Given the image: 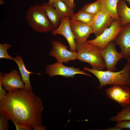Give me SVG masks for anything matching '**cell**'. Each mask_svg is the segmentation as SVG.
<instances>
[{
	"label": "cell",
	"instance_id": "f546056e",
	"mask_svg": "<svg viewBox=\"0 0 130 130\" xmlns=\"http://www.w3.org/2000/svg\"><path fill=\"white\" fill-rule=\"evenodd\" d=\"M105 130H121V129L115 126L114 127L107 129H105Z\"/></svg>",
	"mask_w": 130,
	"mask_h": 130
},
{
	"label": "cell",
	"instance_id": "7c38bea8",
	"mask_svg": "<svg viewBox=\"0 0 130 130\" xmlns=\"http://www.w3.org/2000/svg\"><path fill=\"white\" fill-rule=\"evenodd\" d=\"M70 24L76 43L80 44L85 42L90 35L93 33L92 28L90 25L71 19Z\"/></svg>",
	"mask_w": 130,
	"mask_h": 130
},
{
	"label": "cell",
	"instance_id": "5bb4252c",
	"mask_svg": "<svg viewBox=\"0 0 130 130\" xmlns=\"http://www.w3.org/2000/svg\"><path fill=\"white\" fill-rule=\"evenodd\" d=\"M113 41L119 46L123 58L127 59L130 57V23L123 27Z\"/></svg>",
	"mask_w": 130,
	"mask_h": 130
},
{
	"label": "cell",
	"instance_id": "603a6c76",
	"mask_svg": "<svg viewBox=\"0 0 130 130\" xmlns=\"http://www.w3.org/2000/svg\"><path fill=\"white\" fill-rule=\"evenodd\" d=\"M12 46L10 44L5 43L0 44V58H4L13 60L14 58L10 56L7 52V50L11 48Z\"/></svg>",
	"mask_w": 130,
	"mask_h": 130
},
{
	"label": "cell",
	"instance_id": "d6a6232c",
	"mask_svg": "<svg viewBox=\"0 0 130 130\" xmlns=\"http://www.w3.org/2000/svg\"><path fill=\"white\" fill-rule=\"evenodd\" d=\"M127 59V62L130 64V58H129Z\"/></svg>",
	"mask_w": 130,
	"mask_h": 130
},
{
	"label": "cell",
	"instance_id": "d6986e66",
	"mask_svg": "<svg viewBox=\"0 0 130 130\" xmlns=\"http://www.w3.org/2000/svg\"><path fill=\"white\" fill-rule=\"evenodd\" d=\"M52 6L55 8L62 18L67 17L71 19L74 14V10L67 6L63 0H58Z\"/></svg>",
	"mask_w": 130,
	"mask_h": 130
},
{
	"label": "cell",
	"instance_id": "277c9868",
	"mask_svg": "<svg viewBox=\"0 0 130 130\" xmlns=\"http://www.w3.org/2000/svg\"><path fill=\"white\" fill-rule=\"evenodd\" d=\"M26 19L30 27L35 32L46 33L54 29L42 5L30 6L26 12Z\"/></svg>",
	"mask_w": 130,
	"mask_h": 130
},
{
	"label": "cell",
	"instance_id": "2e32d148",
	"mask_svg": "<svg viewBox=\"0 0 130 130\" xmlns=\"http://www.w3.org/2000/svg\"><path fill=\"white\" fill-rule=\"evenodd\" d=\"M117 12L122 26L130 23V8L127 6L124 0H118Z\"/></svg>",
	"mask_w": 130,
	"mask_h": 130
},
{
	"label": "cell",
	"instance_id": "7a4b0ae2",
	"mask_svg": "<svg viewBox=\"0 0 130 130\" xmlns=\"http://www.w3.org/2000/svg\"><path fill=\"white\" fill-rule=\"evenodd\" d=\"M83 70L95 75L100 83V89L107 85L130 87V64L128 62L118 72L99 71L84 66Z\"/></svg>",
	"mask_w": 130,
	"mask_h": 130
},
{
	"label": "cell",
	"instance_id": "4316f807",
	"mask_svg": "<svg viewBox=\"0 0 130 130\" xmlns=\"http://www.w3.org/2000/svg\"><path fill=\"white\" fill-rule=\"evenodd\" d=\"M65 4L69 7L74 10L76 7L74 0H63Z\"/></svg>",
	"mask_w": 130,
	"mask_h": 130
},
{
	"label": "cell",
	"instance_id": "f1b7e54d",
	"mask_svg": "<svg viewBox=\"0 0 130 130\" xmlns=\"http://www.w3.org/2000/svg\"><path fill=\"white\" fill-rule=\"evenodd\" d=\"M58 0H49L47 4L48 5H52L54 3Z\"/></svg>",
	"mask_w": 130,
	"mask_h": 130
},
{
	"label": "cell",
	"instance_id": "1f68e13d",
	"mask_svg": "<svg viewBox=\"0 0 130 130\" xmlns=\"http://www.w3.org/2000/svg\"><path fill=\"white\" fill-rule=\"evenodd\" d=\"M125 1H126L128 3V4L129 5H130V0H124Z\"/></svg>",
	"mask_w": 130,
	"mask_h": 130
},
{
	"label": "cell",
	"instance_id": "8fae6325",
	"mask_svg": "<svg viewBox=\"0 0 130 130\" xmlns=\"http://www.w3.org/2000/svg\"><path fill=\"white\" fill-rule=\"evenodd\" d=\"M71 19L67 17L62 18L59 26L52 32L53 35H61L66 39L70 46V51L76 52L75 37L71 27Z\"/></svg>",
	"mask_w": 130,
	"mask_h": 130
},
{
	"label": "cell",
	"instance_id": "7402d4cb",
	"mask_svg": "<svg viewBox=\"0 0 130 130\" xmlns=\"http://www.w3.org/2000/svg\"><path fill=\"white\" fill-rule=\"evenodd\" d=\"M110 119L111 122H116L130 120V107L123 109L117 115L111 117Z\"/></svg>",
	"mask_w": 130,
	"mask_h": 130
},
{
	"label": "cell",
	"instance_id": "ac0fdd59",
	"mask_svg": "<svg viewBox=\"0 0 130 130\" xmlns=\"http://www.w3.org/2000/svg\"><path fill=\"white\" fill-rule=\"evenodd\" d=\"M102 10L104 11L115 20H120L117 12L118 0H100Z\"/></svg>",
	"mask_w": 130,
	"mask_h": 130
},
{
	"label": "cell",
	"instance_id": "5b68a950",
	"mask_svg": "<svg viewBox=\"0 0 130 130\" xmlns=\"http://www.w3.org/2000/svg\"><path fill=\"white\" fill-rule=\"evenodd\" d=\"M123 28L120 20H115L111 26L106 29L100 35L93 39L87 40V42L89 44L98 46L102 50L110 42L114 41Z\"/></svg>",
	"mask_w": 130,
	"mask_h": 130
},
{
	"label": "cell",
	"instance_id": "44dd1931",
	"mask_svg": "<svg viewBox=\"0 0 130 130\" xmlns=\"http://www.w3.org/2000/svg\"><path fill=\"white\" fill-rule=\"evenodd\" d=\"M102 8L100 0H97L95 2L84 5L82 9L85 11L95 15L100 11Z\"/></svg>",
	"mask_w": 130,
	"mask_h": 130
},
{
	"label": "cell",
	"instance_id": "83f0119b",
	"mask_svg": "<svg viewBox=\"0 0 130 130\" xmlns=\"http://www.w3.org/2000/svg\"><path fill=\"white\" fill-rule=\"evenodd\" d=\"M15 126L17 130H25L23 127L19 123L14 122L13 123Z\"/></svg>",
	"mask_w": 130,
	"mask_h": 130
},
{
	"label": "cell",
	"instance_id": "cb8c5ba5",
	"mask_svg": "<svg viewBox=\"0 0 130 130\" xmlns=\"http://www.w3.org/2000/svg\"><path fill=\"white\" fill-rule=\"evenodd\" d=\"M8 120L5 115L0 112V130H9Z\"/></svg>",
	"mask_w": 130,
	"mask_h": 130
},
{
	"label": "cell",
	"instance_id": "9a60e30c",
	"mask_svg": "<svg viewBox=\"0 0 130 130\" xmlns=\"http://www.w3.org/2000/svg\"><path fill=\"white\" fill-rule=\"evenodd\" d=\"M13 60L18 65L21 76L22 80L25 85V88L28 90L32 91V88L30 82V74H36L40 75V73L32 72L28 70L25 66L22 57L20 55L16 56L14 58Z\"/></svg>",
	"mask_w": 130,
	"mask_h": 130
},
{
	"label": "cell",
	"instance_id": "4dcf8cb0",
	"mask_svg": "<svg viewBox=\"0 0 130 130\" xmlns=\"http://www.w3.org/2000/svg\"><path fill=\"white\" fill-rule=\"evenodd\" d=\"M4 2L2 0H0V5H2L3 4Z\"/></svg>",
	"mask_w": 130,
	"mask_h": 130
},
{
	"label": "cell",
	"instance_id": "e0dca14e",
	"mask_svg": "<svg viewBox=\"0 0 130 130\" xmlns=\"http://www.w3.org/2000/svg\"><path fill=\"white\" fill-rule=\"evenodd\" d=\"M42 5L54 29L57 28L59 25L62 18L55 8L52 5H48L46 2L44 3Z\"/></svg>",
	"mask_w": 130,
	"mask_h": 130
},
{
	"label": "cell",
	"instance_id": "52a82bcc",
	"mask_svg": "<svg viewBox=\"0 0 130 130\" xmlns=\"http://www.w3.org/2000/svg\"><path fill=\"white\" fill-rule=\"evenodd\" d=\"M52 48L49 52V55L54 57L57 62L67 63L71 60L77 59V52L69 51L68 47L58 41L52 40Z\"/></svg>",
	"mask_w": 130,
	"mask_h": 130
},
{
	"label": "cell",
	"instance_id": "ba28073f",
	"mask_svg": "<svg viewBox=\"0 0 130 130\" xmlns=\"http://www.w3.org/2000/svg\"><path fill=\"white\" fill-rule=\"evenodd\" d=\"M105 93L109 99L120 104L123 109L130 107V89L129 87L114 85L106 89Z\"/></svg>",
	"mask_w": 130,
	"mask_h": 130
},
{
	"label": "cell",
	"instance_id": "8992f818",
	"mask_svg": "<svg viewBox=\"0 0 130 130\" xmlns=\"http://www.w3.org/2000/svg\"><path fill=\"white\" fill-rule=\"evenodd\" d=\"M45 73L50 77L60 75L66 78H72L77 74H82L90 77L92 76L86 73L84 70L72 66H67L63 63L56 62L53 64H48L45 68Z\"/></svg>",
	"mask_w": 130,
	"mask_h": 130
},
{
	"label": "cell",
	"instance_id": "ffe728a7",
	"mask_svg": "<svg viewBox=\"0 0 130 130\" xmlns=\"http://www.w3.org/2000/svg\"><path fill=\"white\" fill-rule=\"evenodd\" d=\"M94 16L82 9L77 13H74L71 19L80 21L91 26Z\"/></svg>",
	"mask_w": 130,
	"mask_h": 130
},
{
	"label": "cell",
	"instance_id": "30bf717a",
	"mask_svg": "<svg viewBox=\"0 0 130 130\" xmlns=\"http://www.w3.org/2000/svg\"><path fill=\"white\" fill-rule=\"evenodd\" d=\"M0 79L3 87L8 91L25 88L21 75L16 69L4 74L0 72Z\"/></svg>",
	"mask_w": 130,
	"mask_h": 130
},
{
	"label": "cell",
	"instance_id": "d4e9b609",
	"mask_svg": "<svg viewBox=\"0 0 130 130\" xmlns=\"http://www.w3.org/2000/svg\"><path fill=\"white\" fill-rule=\"evenodd\" d=\"M115 126L121 130L124 129H130V120L117 122Z\"/></svg>",
	"mask_w": 130,
	"mask_h": 130
},
{
	"label": "cell",
	"instance_id": "3957f363",
	"mask_svg": "<svg viewBox=\"0 0 130 130\" xmlns=\"http://www.w3.org/2000/svg\"><path fill=\"white\" fill-rule=\"evenodd\" d=\"M76 49L77 59L89 64L93 69L102 71L105 67L98 46L87 41L82 44L76 43Z\"/></svg>",
	"mask_w": 130,
	"mask_h": 130
},
{
	"label": "cell",
	"instance_id": "9c48e42d",
	"mask_svg": "<svg viewBox=\"0 0 130 130\" xmlns=\"http://www.w3.org/2000/svg\"><path fill=\"white\" fill-rule=\"evenodd\" d=\"M116 45L113 41L110 42L104 48L101 50L100 54L107 71L115 72L117 64L123 57L117 50Z\"/></svg>",
	"mask_w": 130,
	"mask_h": 130
},
{
	"label": "cell",
	"instance_id": "4fadbf2b",
	"mask_svg": "<svg viewBox=\"0 0 130 130\" xmlns=\"http://www.w3.org/2000/svg\"><path fill=\"white\" fill-rule=\"evenodd\" d=\"M115 20L105 12L101 10L94 15L91 26L93 33L96 37L110 26Z\"/></svg>",
	"mask_w": 130,
	"mask_h": 130
},
{
	"label": "cell",
	"instance_id": "484cf974",
	"mask_svg": "<svg viewBox=\"0 0 130 130\" xmlns=\"http://www.w3.org/2000/svg\"><path fill=\"white\" fill-rule=\"evenodd\" d=\"M1 81L0 79V101L3 99L7 94L6 90L3 88Z\"/></svg>",
	"mask_w": 130,
	"mask_h": 130
},
{
	"label": "cell",
	"instance_id": "6da1fadb",
	"mask_svg": "<svg viewBox=\"0 0 130 130\" xmlns=\"http://www.w3.org/2000/svg\"><path fill=\"white\" fill-rule=\"evenodd\" d=\"M44 107L41 98L25 88L8 91L0 101V112L13 123H20L25 130H45L42 124Z\"/></svg>",
	"mask_w": 130,
	"mask_h": 130
}]
</instances>
